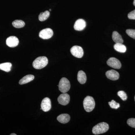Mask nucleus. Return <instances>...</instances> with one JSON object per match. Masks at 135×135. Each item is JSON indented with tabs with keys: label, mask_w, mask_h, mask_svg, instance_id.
<instances>
[{
	"label": "nucleus",
	"mask_w": 135,
	"mask_h": 135,
	"mask_svg": "<svg viewBox=\"0 0 135 135\" xmlns=\"http://www.w3.org/2000/svg\"><path fill=\"white\" fill-rule=\"evenodd\" d=\"M114 48L115 50L120 53H125L127 50V48L122 44L116 43L114 46Z\"/></svg>",
	"instance_id": "f3484780"
},
{
	"label": "nucleus",
	"mask_w": 135,
	"mask_h": 135,
	"mask_svg": "<svg viewBox=\"0 0 135 135\" xmlns=\"http://www.w3.org/2000/svg\"><path fill=\"white\" fill-rule=\"evenodd\" d=\"M13 26L16 28H20L23 27L25 25V23L22 20H15L12 23Z\"/></svg>",
	"instance_id": "aec40b11"
},
{
	"label": "nucleus",
	"mask_w": 135,
	"mask_h": 135,
	"mask_svg": "<svg viewBox=\"0 0 135 135\" xmlns=\"http://www.w3.org/2000/svg\"><path fill=\"white\" fill-rule=\"evenodd\" d=\"M34 76L32 75H27L24 76L20 80L19 84L22 85L26 84L28 83L31 82L34 79Z\"/></svg>",
	"instance_id": "2eb2a0df"
},
{
	"label": "nucleus",
	"mask_w": 135,
	"mask_h": 135,
	"mask_svg": "<svg viewBox=\"0 0 135 135\" xmlns=\"http://www.w3.org/2000/svg\"><path fill=\"white\" fill-rule=\"evenodd\" d=\"M48 64V60L45 56H41L37 57L33 62L34 68L36 69H41L46 67Z\"/></svg>",
	"instance_id": "f03ea898"
},
{
	"label": "nucleus",
	"mask_w": 135,
	"mask_h": 135,
	"mask_svg": "<svg viewBox=\"0 0 135 135\" xmlns=\"http://www.w3.org/2000/svg\"><path fill=\"white\" fill-rule=\"evenodd\" d=\"M53 32L50 28H46L43 29L40 32L39 36L41 38L46 40L51 38L53 36Z\"/></svg>",
	"instance_id": "423d86ee"
},
{
	"label": "nucleus",
	"mask_w": 135,
	"mask_h": 135,
	"mask_svg": "<svg viewBox=\"0 0 135 135\" xmlns=\"http://www.w3.org/2000/svg\"><path fill=\"white\" fill-rule=\"evenodd\" d=\"M128 18L129 19L135 20V9L128 14Z\"/></svg>",
	"instance_id": "393cba45"
},
{
	"label": "nucleus",
	"mask_w": 135,
	"mask_h": 135,
	"mask_svg": "<svg viewBox=\"0 0 135 135\" xmlns=\"http://www.w3.org/2000/svg\"><path fill=\"white\" fill-rule=\"evenodd\" d=\"M77 80L80 84H84L86 81L87 77L86 74L83 71H80L77 74Z\"/></svg>",
	"instance_id": "4468645a"
},
{
	"label": "nucleus",
	"mask_w": 135,
	"mask_h": 135,
	"mask_svg": "<svg viewBox=\"0 0 135 135\" xmlns=\"http://www.w3.org/2000/svg\"><path fill=\"white\" fill-rule=\"evenodd\" d=\"M59 89L63 93H66L70 89L71 85L70 81L65 77H63L59 81Z\"/></svg>",
	"instance_id": "20e7f679"
},
{
	"label": "nucleus",
	"mask_w": 135,
	"mask_h": 135,
	"mask_svg": "<svg viewBox=\"0 0 135 135\" xmlns=\"http://www.w3.org/2000/svg\"><path fill=\"white\" fill-rule=\"evenodd\" d=\"M109 129L108 123L103 122L98 123L92 128V133L95 135H98L106 132Z\"/></svg>",
	"instance_id": "f257e3e1"
},
{
	"label": "nucleus",
	"mask_w": 135,
	"mask_h": 135,
	"mask_svg": "<svg viewBox=\"0 0 135 135\" xmlns=\"http://www.w3.org/2000/svg\"><path fill=\"white\" fill-rule=\"evenodd\" d=\"M10 135H16V134L15 133H12V134H11Z\"/></svg>",
	"instance_id": "bb28decb"
},
{
	"label": "nucleus",
	"mask_w": 135,
	"mask_h": 135,
	"mask_svg": "<svg viewBox=\"0 0 135 135\" xmlns=\"http://www.w3.org/2000/svg\"><path fill=\"white\" fill-rule=\"evenodd\" d=\"M109 104L112 109H117L120 107L119 104L116 103L114 100H112L111 102H109Z\"/></svg>",
	"instance_id": "412c9836"
},
{
	"label": "nucleus",
	"mask_w": 135,
	"mask_h": 135,
	"mask_svg": "<svg viewBox=\"0 0 135 135\" xmlns=\"http://www.w3.org/2000/svg\"><path fill=\"white\" fill-rule=\"evenodd\" d=\"M42 110L44 112H48L51 109V102L49 98H45L42 100L41 103Z\"/></svg>",
	"instance_id": "1a4fd4ad"
},
{
	"label": "nucleus",
	"mask_w": 135,
	"mask_h": 135,
	"mask_svg": "<svg viewBox=\"0 0 135 135\" xmlns=\"http://www.w3.org/2000/svg\"><path fill=\"white\" fill-rule=\"evenodd\" d=\"M19 40L15 36H10L6 40V44L10 47H15L18 45Z\"/></svg>",
	"instance_id": "9d476101"
},
{
	"label": "nucleus",
	"mask_w": 135,
	"mask_h": 135,
	"mask_svg": "<svg viewBox=\"0 0 135 135\" xmlns=\"http://www.w3.org/2000/svg\"><path fill=\"white\" fill-rule=\"evenodd\" d=\"M12 64L9 62H6L0 64V70L9 72L11 70Z\"/></svg>",
	"instance_id": "a211bd4d"
},
{
	"label": "nucleus",
	"mask_w": 135,
	"mask_h": 135,
	"mask_svg": "<svg viewBox=\"0 0 135 135\" xmlns=\"http://www.w3.org/2000/svg\"><path fill=\"white\" fill-rule=\"evenodd\" d=\"M57 101H58L59 103L60 104L63 105H67L70 102V95L66 93H63L58 97Z\"/></svg>",
	"instance_id": "6e6552de"
},
{
	"label": "nucleus",
	"mask_w": 135,
	"mask_h": 135,
	"mask_svg": "<svg viewBox=\"0 0 135 135\" xmlns=\"http://www.w3.org/2000/svg\"><path fill=\"white\" fill-rule=\"evenodd\" d=\"M109 66L115 69H119L121 67L120 61L115 57H111L108 59L107 62Z\"/></svg>",
	"instance_id": "0eeeda50"
},
{
	"label": "nucleus",
	"mask_w": 135,
	"mask_h": 135,
	"mask_svg": "<svg viewBox=\"0 0 135 135\" xmlns=\"http://www.w3.org/2000/svg\"><path fill=\"white\" fill-rule=\"evenodd\" d=\"M86 26V22L83 19H79L75 22L74 25V29L76 31H81Z\"/></svg>",
	"instance_id": "f8f14e48"
},
{
	"label": "nucleus",
	"mask_w": 135,
	"mask_h": 135,
	"mask_svg": "<svg viewBox=\"0 0 135 135\" xmlns=\"http://www.w3.org/2000/svg\"><path fill=\"white\" fill-rule=\"evenodd\" d=\"M126 32L128 36L133 39H135V30L134 29H127Z\"/></svg>",
	"instance_id": "5701e85b"
},
{
	"label": "nucleus",
	"mask_w": 135,
	"mask_h": 135,
	"mask_svg": "<svg viewBox=\"0 0 135 135\" xmlns=\"http://www.w3.org/2000/svg\"><path fill=\"white\" fill-rule=\"evenodd\" d=\"M70 51L72 55L77 58H81L84 54V51L82 48L79 46H73L71 48Z\"/></svg>",
	"instance_id": "39448f33"
},
{
	"label": "nucleus",
	"mask_w": 135,
	"mask_h": 135,
	"mask_svg": "<svg viewBox=\"0 0 135 135\" xmlns=\"http://www.w3.org/2000/svg\"><path fill=\"white\" fill-rule=\"evenodd\" d=\"M113 40L116 43L122 44L123 42V39L121 36L118 32L114 31L112 34Z\"/></svg>",
	"instance_id": "dca6fc26"
},
{
	"label": "nucleus",
	"mask_w": 135,
	"mask_h": 135,
	"mask_svg": "<svg viewBox=\"0 0 135 135\" xmlns=\"http://www.w3.org/2000/svg\"><path fill=\"white\" fill-rule=\"evenodd\" d=\"M50 11H51V9H50Z\"/></svg>",
	"instance_id": "cd10ccee"
},
{
	"label": "nucleus",
	"mask_w": 135,
	"mask_h": 135,
	"mask_svg": "<svg viewBox=\"0 0 135 135\" xmlns=\"http://www.w3.org/2000/svg\"><path fill=\"white\" fill-rule=\"evenodd\" d=\"M83 106L85 110L88 112H92L95 107V103L93 97L87 96L83 101Z\"/></svg>",
	"instance_id": "7ed1b4c3"
},
{
	"label": "nucleus",
	"mask_w": 135,
	"mask_h": 135,
	"mask_svg": "<svg viewBox=\"0 0 135 135\" xmlns=\"http://www.w3.org/2000/svg\"><path fill=\"white\" fill-rule=\"evenodd\" d=\"M134 99H135V96Z\"/></svg>",
	"instance_id": "c85d7f7f"
},
{
	"label": "nucleus",
	"mask_w": 135,
	"mask_h": 135,
	"mask_svg": "<svg viewBox=\"0 0 135 135\" xmlns=\"http://www.w3.org/2000/svg\"><path fill=\"white\" fill-rule=\"evenodd\" d=\"M133 4H134V6H135V0H134Z\"/></svg>",
	"instance_id": "a878e982"
},
{
	"label": "nucleus",
	"mask_w": 135,
	"mask_h": 135,
	"mask_svg": "<svg viewBox=\"0 0 135 135\" xmlns=\"http://www.w3.org/2000/svg\"><path fill=\"white\" fill-rule=\"evenodd\" d=\"M127 123L128 126L132 128H135V118H130L128 120Z\"/></svg>",
	"instance_id": "b1692460"
},
{
	"label": "nucleus",
	"mask_w": 135,
	"mask_h": 135,
	"mask_svg": "<svg viewBox=\"0 0 135 135\" xmlns=\"http://www.w3.org/2000/svg\"><path fill=\"white\" fill-rule=\"evenodd\" d=\"M107 78L112 80H116L119 78V74L115 70H112L107 71L105 73Z\"/></svg>",
	"instance_id": "9b49d317"
},
{
	"label": "nucleus",
	"mask_w": 135,
	"mask_h": 135,
	"mask_svg": "<svg viewBox=\"0 0 135 135\" xmlns=\"http://www.w3.org/2000/svg\"><path fill=\"white\" fill-rule=\"evenodd\" d=\"M70 117L67 114H60L57 117V120L60 123H66L70 121Z\"/></svg>",
	"instance_id": "ddd939ff"
},
{
	"label": "nucleus",
	"mask_w": 135,
	"mask_h": 135,
	"mask_svg": "<svg viewBox=\"0 0 135 135\" xmlns=\"http://www.w3.org/2000/svg\"><path fill=\"white\" fill-rule=\"evenodd\" d=\"M50 13L49 11H46L44 12H41L39 15L38 18L40 21L41 22L46 20L49 17Z\"/></svg>",
	"instance_id": "6ab92c4d"
},
{
	"label": "nucleus",
	"mask_w": 135,
	"mask_h": 135,
	"mask_svg": "<svg viewBox=\"0 0 135 135\" xmlns=\"http://www.w3.org/2000/svg\"><path fill=\"white\" fill-rule=\"evenodd\" d=\"M118 95L121 99H122L123 101H126L127 99V94L123 91H119L117 93Z\"/></svg>",
	"instance_id": "4be33fe9"
}]
</instances>
